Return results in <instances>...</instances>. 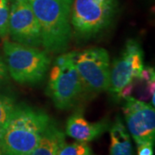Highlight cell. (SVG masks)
Returning a JSON list of instances; mask_svg holds the SVG:
<instances>
[{
  "mask_svg": "<svg viewBox=\"0 0 155 155\" xmlns=\"http://www.w3.org/2000/svg\"><path fill=\"white\" fill-rule=\"evenodd\" d=\"M41 29L46 52L60 54L69 48L72 38L71 6L62 0H28Z\"/></svg>",
  "mask_w": 155,
  "mask_h": 155,
  "instance_id": "cell-2",
  "label": "cell"
},
{
  "mask_svg": "<svg viewBox=\"0 0 155 155\" xmlns=\"http://www.w3.org/2000/svg\"><path fill=\"white\" fill-rule=\"evenodd\" d=\"M65 144V134L52 120L30 155H58Z\"/></svg>",
  "mask_w": 155,
  "mask_h": 155,
  "instance_id": "cell-11",
  "label": "cell"
},
{
  "mask_svg": "<svg viewBox=\"0 0 155 155\" xmlns=\"http://www.w3.org/2000/svg\"><path fill=\"white\" fill-rule=\"evenodd\" d=\"M52 119L42 110L18 104L0 134L5 155H30Z\"/></svg>",
  "mask_w": 155,
  "mask_h": 155,
  "instance_id": "cell-1",
  "label": "cell"
},
{
  "mask_svg": "<svg viewBox=\"0 0 155 155\" xmlns=\"http://www.w3.org/2000/svg\"><path fill=\"white\" fill-rule=\"evenodd\" d=\"M3 50L9 75L17 83L35 84L44 79L51 64L48 52L6 39Z\"/></svg>",
  "mask_w": 155,
  "mask_h": 155,
  "instance_id": "cell-3",
  "label": "cell"
},
{
  "mask_svg": "<svg viewBox=\"0 0 155 155\" xmlns=\"http://www.w3.org/2000/svg\"><path fill=\"white\" fill-rule=\"evenodd\" d=\"M8 32L14 42L34 48L42 46L40 26L28 0H11Z\"/></svg>",
  "mask_w": 155,
  "mask_h": 155,
  "instance_id": "cell-7",
  "label": "cell"
},
{
  "mask_svg": "<svg viewBox=\"0 0 155 155\" xmlns=\"http://www.w3.org/2000/svg\"><path fill=\"white\" fill-rule=\"evenodd\" d=\"M16 104V98L13 96L0 93V134L9 121Z\"/></svg>",
  "mask_w": 155,
  "mask_h": 155,
  "instance_id": "cell-13",
  "label": "cell"
},
{
  "mask_svg": "<svg viewBox=\"0 0 155 155\" xmlns=\"http://www.w3.org/2000/svg\"><path fill=\"white\" fill-rule=\"evenodd\" d=\"M9 80V72L5 61L0 57V86Z\"/></svg>",
  "mask_w": 155,
  "mask_h": 155,
  "instance_id": "cell-17",
  "label": "cell"
},
{
  "mask_svg": "<svg viewBox=\"0 0 155 155\" xmlns=\"http://www.w3.org/2000/svg\"><path fill=\"white\" fill-rule=\"evenodd\" d=\"M0 155H1V152H0Z\"/></svg>",
  "mask_w": 155,
  "mask_h": 155,
  "instance_id": "cell-19",
  "label": "cell"
},
{
  "mask_svg": "<svg viewBox=\"0 0 155 155\" xmlns=\"http://www.w3.org/2000/svg\"><path fill=\"white\" fill-rule=\"evenodd\" d=\"M110 122L107 120H102L97 122H88L80 110L75 111L67 119L66 125V134L77 141L89 142L108 131Z\"/></svg>",
  "mask_w": 155,
  "mask_h": 155,
  "instance_id": "cell-10",
  "label": "cell"
},
{
  "mask_svg": "<svg viewBox=\"0 0 155 155\" xmlns=\"http://www.w3.org/2000/svg\"><path fill=\"white\" fill-rule=\"evenodd\" d=\"M110 146L109 155H134L131 140L122 120L117 116L110 129Z\"/></svg>",
  "mask_w": 155,
  "mask_h": 155,
  "instance_id": "cell-12",
  "label": "cell"
},
{
  "mask_svg": "<svg viewBox=\"0 0 155 155\" xmlns=\"http://www.w3.org/2000/svg\"><path fill=\"white\" fill-rule=\"evenodd\" d=\"M154 143L143 142L137 145V155H153Z\"/></svg>",
  "mask_w": 155,
  "mask_h": 155,
  "instance_id": "cell-16",
  "label": "cell"
},
{
  "mask_svg": "<svg viewBox=\"0 0 155 155\" xmlns=\"http://www.w3.org/2000/svg\"><path fill=\"white\" fill-rule=\"evenodd\" d=\"M143 67L144 52L141 46L136 40H127L122 54L110 66L108 91L113 98L119 101L121 91L135 79H140Z\"/></svg>",
  "mask_w": 155,
  "mask_h": 155,
  "instance_id": "cell-6",
  "label": "cell"
},
{
  "mask_svg": "<svg viewBox=\"0 0 155 155\" xmlns=\"http://www.w3.org/2000/svg\"><path fill=\"white\" fill-rule=\"evenodd\" d=\"M58 155H94L86 142L77 141L72 144H65Z\"/></svg>",
  "mask_w": 155,
  "mask_h": 155,
  "instance_id": "cell-14",
  "label": "cell"
},
{
  "mask_svg": "<svg viewBox=\"0 0 155 155\" xmlns=\"http://www.w3.org/2000/svg\"><path fill=\"white\" fill-rule=\"evenodd\" d=\"M70 21L79 40H90L110 27L116 12V0H73Z\"/></svg>",
  "mask_w": 155,
  "mask_h": 155,
  "instance_id": "cell-4",
  "label": "cell"
},
{
  "mask_svg": "<svg viewBox=\"0 0 155 155\" xmlns=\"http://www.w3.org/2000/svg\"><path fill=\"white\" fill-rule=\"evenodd\" d=\"M73 62L82 85L88 94H99L110 85V61L107 50L91 48L82 52H73Z\"/></svg>",
  "mask_w": 155,
  "mask_h": 155,
  "instance_id": "cell-5",
  "label": "cell"
},
{
  "mask_svg": "<svg viewBox=\"0 0 155 155\" xmlns=\"http://www.w3.org/2000/svg\"><path fill=\"white\" fill-rule=\"evenodd\" d=\"M122 110L127 129L136 145L143 142L154 143V107L129 96L124 98Z\"/></svg>",
  "mask_w": 155,
  "mask_h": 155,
  "instance_id": "cell-9",
  "label": "cell"
},
{
  "mask_svg": "<svg viewBox=\"0 0 155 155\" xmlns=\"http://www.w3.org/2000/svg\"><path fill=\"white\" fill-rule=\"evenodd\" d=\"M47 93L59 110H69L76 104L83 91L73 62V52H71L69 59L61 67L59 76L54 81L48 82Z\"/></svg>",
  "mask_w": 155,
  "mask_h": 155,
  "instance_id": "cell-8",
  "label": "cell"
},
{
  "mask_svg": "<svg viewBox=\"0 0 155 155\" xmlns=\"http://www.w3.org/2000/svg\"><path fill=\"white\" fill-rule=\"evenodd\" d=\"M63 2H65L66 4H67V5H69V6H71V5H72V1L73 0H62Z\"/></svg>",
  "mask_w": 155,
  "mask_h": 155,
  "instance_id": "cell-18",
  "label": "cell"
},
{
  "mask_svg": "<svg viewBox=\"0 0 155 155\" xmlns=\"http://www.w3.org/2000/svg\"><path fill=\"white\" fill-rule=\"evenodd\" d=\"M11 0H0V38L5 39L9 35L8 22Z\"/></svg>",
  "mask_w": 155,
  "mask_h": 155,
  "instance_id": "cell-15",
  "label": "cell"
}]
</instances>
